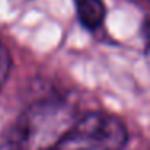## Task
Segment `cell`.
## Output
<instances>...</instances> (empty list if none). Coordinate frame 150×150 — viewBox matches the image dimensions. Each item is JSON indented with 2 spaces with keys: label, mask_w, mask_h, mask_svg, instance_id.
<instances>
[{
  "label": "cell",
  "mask_w": 150,
  "mask_h": 150,
  "mask_svg": "<svg viewBox=\"0 0 150 150\" xmlns=\"http://www.w3.org/2000/svg\"><path fill=\"white\" fill-rule=\"evenodd\" d=\"M2 150H21V147L18 145V144H13V145H8V147H5V149H2Z\"/></svg>",
  "instance_id": "cell-5"
},
{
  "label": "cell",
  "mask_w": 150,
  "mask_h": 150,
  "mask_svg": "<svg viewBox=\"0 0 150 150\" xmlns=\"http://www.w3.org/2000/svg\"><path fill=\"white\" fill-rule=\"evenodd\" d=\"M76 120V111L68 102H37L18 123V145L21 150H53Z\"/></svg>",
  "instance_id": "cell-1"
},
{
  "label": "cell",
  "mask_w": 150,
  "mask_h": 150,
  "mask_svg": "<svg viewBox=\"0 0 150 150\" xmlns=\"http://www.w3.org/2000/svg\"><path fill=\"white\" fill-rule=\"evenodd\" d=\"M11 69V57L10 52L7 50V47L0 42V89L4 87V84L7 82V78L10 74Z\"/></svg>",
  "instance_id": "cell-4"
},
{
  "label": "cell",
  "mask_w": 150,
  "mask_h": 150,
  "mask_svg": "<svg viewBox=\"0 0 150 150\" xmlns=\"http://www.w3.org/2000/svg\"><path fill=\"white\" fill-rule=\"evenodd\" d=\"M127 129L121 120L103 111L78 116L53 150H123Z\"/></svg>",
  "instance_id": "cell-2"
},
{
  "label": "cell",
  "mask_w": 150,
  "mask_h": 150,
  "mask_svg": "<svg viewBox=\"0 0 150 150\" xmlns=\"http://www.w3.org/2000/svg\"><path fill=\"white\" fill-rule=\"evenodd\" d=\"M73 2H74L78 20L84 28L95 29L103 23L107 8L102 0H73Z\"/></svg>",
  "instance_id": "cell-3"
}]
</instances>
